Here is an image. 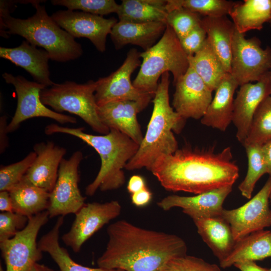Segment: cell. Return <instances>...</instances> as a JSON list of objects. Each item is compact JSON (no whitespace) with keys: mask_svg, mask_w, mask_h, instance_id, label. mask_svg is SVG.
<instances>
[{"mask_svg":"<svg viewBox=\"0 0 271 271\" xmlns=\"http://www.w3.org/2000/svg\"><path fill=\"white\" fill-rule=\"evenodd\" d=\"M106 248L97 260L98 267L125 271H163L172 259L187 255L179 236L144 228L124 220L107 228Z\"/></svg>","mask_w":271,"mask_h":271,"instance_id":"6da1fadb","label":"cell"},{"mask_svg":"<svg viewBox=\"0 0 271 271\" xmlns=\"http://www.w3.org/2000/svg\"><path fill=\"white\" fill-rule=\"evenodd\" d=\"M231 148L221 152L184 147L159 157L150 171L166 190L195 194L232 186L239 169Z\"/></svg>","mask_w":271,"mask_h":271,"instance_id":"7a4b0ae2","label":"cell"},{"mask_svg":"<svg viewBox=\"0 0 271 271\" xmlns=\"http://www.w3.org/2000/svg\"><path fill=\"white\" fill-rule=\"evenodd\" d=\"M45 133L68 134L77 137L92 147L101 159L100 169L93 181L85 188V194L93 196L99 189L105 192L116 190L125 182L123 169L138 152L140 145L125 134L114 129L105 134L86 133L83 127L71 128L52 123Z\"/></svg>","mask_w":271,"mask_h":271,"instance_id":"3957f363","label":"cell"},{"mask_svg":"<svg viewBox=\"0 0 271 271\" xmlns=\"http://www.w3.org/2000/svg\"><path fill=\"white\" fill-rule=\"evenodd\" d=\"M36 13L27 19L10 15V2L1 1V34L18 35L34 46L42 47L50 59L65 62L79 58L83 54L81 45L65 30L61 29L50 17L39 1H30Z\"/></svg>","mask_w":271,"mask_h":271,"instance_id":"277c9868","label":"cell"},{"mask_svg":"<svg viewBox=\"0 0 271 271\" xmlns=\"http://www.w3.org/2000/svg\"><path fill=\"white\" fill-rule=\"evenodd\" d=\"M169 72L161 77L153 98V109L145 135L139 150L126 164L128 171L145 168L150 171L156 160L162 155L174 153L178 149L173 131L180 132L185 119L181 117L170 104Z\"/></svg>","mask_w":271,"mask_h":271,"instance_id":"5b68a950","label":"cell"},{"mask_svg":"<svg viewBox=\"0 0 271 271\" xmlns=\"http://www.w3.org/2000/svg\"><path fill=\"white\" fill-rule=\"evenodd\" d=\"M140 56L143 61L132 84L136 88L153 98L159 79L164 73H172L174 84L189 67L188 55L176 34L168 25L159 40L151 48L141 53Z\"/></svg>","mask_w":271,"mask_h":271,"instance_id":"8992f818","label":"cell"},{"mask_svg":"<svg viewBox=\"0 0 271 271\" xmlns=\"http://www.w3.org/2000/svg\"><path fill=\"white\" fill-rule=\"evenodd\" d=\"M96 86V81L93 80L84 84L70 81L54 83L41 91L40 99L45 105L50 106L54 111L74 114L94 131L105 134L110 130L102 124L98 117L94 95Z\"/></svg>","mask_w":271,"mask_h":271,"instance_id":"52a82bcc","label":"cell"},{"mask_svg":"<svg viewBox=\"0 0 271 271\" xmlns=\"http://www.w3.org/2000/svg\"><path fill=\"white\" fill-rule=\"evenodd\" d=\"M270 68L271 48L263 49L258 38L247 39L235 29L229 74L238 85L259 81Z\"/></svg>","mask_w":271,"mask_h":271,"instance_id":"ba28073f","label":"cell"},{"mask_svg":"<svg viewBox=\"0 0 271 271\" xmlns=\"http://www.w3.org/2000/svg\"><path fill=\"white\" fill-rule=\"evenodd\" d=\"M47 210L29 217L26 227L13 238L0 242L6 271H31L43 257L37 236L49 218Z\"/></svg>","mask_w":271,"mask_h":271,"instance_id":"9c48e42d","label":"cell"},{"mask_svg":"<svg viewBox=\"0 0 271 271\" xmlns=\"http://www.w3.org/2000/svg\"><path fill=\"white\" fill-rule=\"evenodd\" d=\"M2 76L6 83L14 86L18 100L15 113L7 126L8 133L15 131L22 122L34 117L49 118L61 124L77 122L74 117L56 112L42 103L40 92L47 88L44 85L8 73H4Z\"/></svg>","mask_w":271,"mask_h":271,"instance_id":"30bf717a","label":"cell"},{"mask_svg":"<svg viewBox=\"0 0 271 271\" xmlns=\"http://www.w3.org/2000/svg\"><path fill=\"white\" fill-rule=\"evenodd\" d=\"M83 158L82 152L77 151L68 159L62 160L56 184L50 193V218L75 214L85 204L86 198L79 188V167Z\"/></svg>","mask_w":271,"mask_h":271,"instance_id":"8fae6325","label":"cell"},{"mask_svg":"<svg viewBox=\"0 0 271 271\" xmlns=\"http://www.w3.org/2000/svg\"><path fill=\"white\" fill-rule=\"evenodd\" d=\"M140 52L136 49L129 50L122 64L107 77L97 81L95 98L97 106L117 100L150 102L151 95L136 88L131 81V75L141 65Z\"/></svg>","mask_w":271,"mask_h":271,"instance_id":"7c38bea8","label":"cell"},{"mask_svg":"<svg viewBox=\"0 0 271 271\" xmlns=\"http://www.w3.org/2000/svg\"><path fill=\"white\" fill-rule=\"evenodd\" d=\"M271 177L247 202L233 209H223L222 217L229 224L237 241L250 233L271 226Z\"/></svg>","mask_w":271,"mask_h":271,"instance_id":"4fadbf2b","label":"cell"},{"mask_svg":"<svg viewBox=\"0 0 271 271\" xmlns=\"http://www.w3.org/2000/svg\"><path fill=\"white\" fill-rule=\"evenodd\" d=\"M121 206L116 200L85 203L75 214L69 230L61 237L64 243L75 253L95 232L116 218Z\"/></svg>","mask_w":271,"mask_h":271,"instance_id":"5bb4252c","label":"cell"},{"mask_svg":"<svg viewBox=\"0 0 271 271\" xmlns=\"http://www.w3.org/2000/svg\"><path fill=\"white\" fill-rule=\"evenodd\" d=\"M174 84L175 111L185 120L201 119L212 101L213 91L190 66Z\"/></svg>","mask_w":271,"mask_h":271,"instance_id":"9a60e30c","label":"cell"},{"mask_svg":"<svg viewBox=\"0 0 271 271\" xmlns=\"http://www.w3.org/2000/svg\"><path fill=\"white\" fill-rule=\"evenodd\" d=\"M57 25L75 38L88 39L97 50L105 51L106 37L117 20L83 12L60 10L51 16Z\"/></svg>","mask_w":271,"mask_h":271,"instance_id":"2e32d148","label":"cell"},{"mask_svg":"<svg viewBox=\"0 0 271 271\" xmlns=\"http://www.w3.org/2000/svg\"><path fill=\"white\" fill-rule=\"evenodd\" d=\"M270 95L269 72L254 83L240 86L234 99L232 122L236 128V137L242 145L249 130L256 109Z\"/></svg>","mask_w":271,"mask_h":271,"instance_id":"e0dca14e","label":"cell"},{"mask_svg":"<svg viewBox=\"0 0 271 271\" xmlns=\"http://www.w3.org/2000/svg\"><path fill=\"white\" fill-rule=\"evenodd\" d=\"M232 190V186L223 187L192 196H167L157 203L165 211L175 207L192 219L221 216L223 204Z\"/></svg>","mask_w":271,"mask_h":271,"instance_id":"ac0fdd59","label":"cell"},{"mask_svg":"<svg viewBox=\"0 0 271 271\" xmlns=\"http://www.w3.org/2000/svg\"><path fill=\"white\" fill-rule=\"evenodd\" d=\"M149 103L127 100L113 101L98 106L97 113L101 122L109 130L116 129L140 145L144 136L137 114Z\"/></svg>","mask_w":271,"mask_h":271,"instance_id":"d6986e66","label":"cell"},{"mask_svg":"<svg viewBox=\"0 0 271 271\" xmlns=\"http://www.w3.org/2000/svg\"><path fill=\"white\" fill-rule=\"evenodd\" d=\"M33 150L36 157L22 180L50 193L56 184L66 150L50 141L37 143Z\"/></svg>","mask_w":271,"mask_h":271,"instance_id":"ffe728a7","label":"cell"},{"mask_svg":"<svg viewBox=\"0 0 271 271\" xmlns=\"http://www.w3.org/2000/svg\"><path fill=\"white\" fill-rule=\"evenodd\" d=\"M0 57L11 61L18 66L28 71L35 80L46 87L53 85L50 79L48 53L43 49H38L27 41L15 48L0 47Z\"/></svg>","mask_w":271,"mask_h":271,"instance_id":"44dd1931","label":"cell"},{"mask_svg":"<svg viewBox=\"0 0 271 271\" xmlns=\"http://www.w3.org/2000/svg\"><path fill=\"white\" fill-rule=\"evenodd\" d=\"M167 26L163 22L134 23L119 21L113 27L110 35L116 49L132 44L145 51L161 38Z\"/></svg>","mask_w":271,"mask_h":271,"instance_id":"7402d4cb","label":"cell"},{"mask_svg":"<svg viewBox=\"0 0 271 271\" xmlns=\"http://www.w3.org/2000/svg\"><path fill=\"white\" fill-rule=\"evenodd\" d=\"M238 86L229 73L225 75L201 119L202 124L222 131L226 130L232 122L234 94Z\"/></svg>","mask_w":271,"mask_h":271,"instance_id":"603a6c76","label":"cell"},{"mask_svg":"<svg viewBox=\"0 0 271 271\" xmlns=\"http://www.w3.org/2000/svg\"><path fill=\"white\" fill-rule=\"evenodd\" d=\"M198 234L219 262L230 253L236 243L229 224L222 216L192 219Z\"/></svg>","mask_w":271,"mask_h":271,"instance_id":"cb8c5ba5","label":"cell"},{"mask_svg":"<svg viewBox=\"0 0 271 271\" xmlns=\"http://www.w3.org/2000/svg\"><path fill=\"white\" fill-rule=\"evenodd\" d=\"M271 257V231H255L237 241L229 255L219 262L226 268L245 261L261 260Z\"/></svg>","mask_w":271,"mask_h":271,"instance_id":"d4e9b609","label":"cell"},{"mask_svg":"<svg viewBox=\"0 0 271 271\" xmlns=\"http://www.w3.org/2000/svg\"><path fill=\"white\" fill-rule=\"evenodd\" d=\"M201 25L206 31L207 39L222 62L225 71L230 73L232 43L235 26L227 16L204 17Z\"/></svg>","mask_w":271,"mask_h":271,"instance_id":"484cf974","label":"cell"},{"mask_svg":"<svg viewBox=\"0 0 271 271\" xmlns=\"http://www.w3.org/2000/svg\"><path fill=\"white\" fill-rule=\"evenodd\" d=\"M229 15L241 33L260 30L271 19V0H244L235 2Z\"/></svg>","mask_w":271,"mask_h":271,"instance_id":"4316f807","label":"cell"},{"mask_svg":"<svg viewBox=\"0 0 271 271\" xmlns=\"http://www.w3.org/2000/svg\"><path fill=\"white\" fill-rule=\"evenodd\" d=\"M167 3L163 0H123L116 14L119 21L167 24Z\"/></svg>","mask_w":271,"mask_h":271,"instance_id":"83f0119b","label":"cell"},{"mask_svg":"<svg viewBox=\"0 0 271 271\" xmlns=\"http://www.w3.org/2000/svg\"><path fill=\"white\" fill-rule=\"evenodd\" d=\"M64 217L59 216L51 229L38 241L40 249L49 254L59 267V271H113L114 269L83 266L71 257L67 250L61 246L59 242L60 230L64 223Z\"/></svg>","mask_w":271,"mask_h":271,"instance_id":"f1b7e54d","label":"cell"},{"mask_svg":"<svg viewBox=\"0 0 271 271\" xmlns=\"http://www.w3.org/2000/svg\"><path fill=\"white\" fill-rule=\"evenodd\" d=\"M9 192L16 213L29 218L49 208L50 193L23 180Z\"/></svg>","mask_w":271,"mask_h":271,"instance_id":"f546056e","label":"cell"},{"mask_svg":"<svg viewBox=\"0 0 271 271\" xmlns=\"http://www.w3.org/2000/svg\"><path fill=\"white\" fill-rule=\"evenodd\" d=\"M192 67L206 85L214 91L228 73L206 39L201 49L193 56L188 57Z\"/></svg>","mask_w":271,"mask_h":271,"instance_id":"4dcf8cb0","label":"cell"},{"mask_svg":"<svg viewBox=\"0 0 271 271\" xmlns=\"http://www.w3.org/2000/svg\"><path fill=\"white\" fill-rule=\"evenodd\" d=\"M235 3L227 0H168L166 9L168 13L182 7L204 17H219L229 15Z\"/></svg>","mask_w":271,"mask_h":271,"instance_id":"1f68e13d","label":"cell"},{"mask_svg":"<svg viewBox=\"0 0 271 271\" xmlns=\"http://www.w3.org/2000/svg\"><path fill=\"white\" fill-rule=\"evenodd\" d=\"M243 146L247 155L248 167L246 176L238 186V189L243 197L249 199L256 183L262 175L267 174V169L261 146L248 145Z\"/></svg>","mask_w":271,"mask_h":271,"instance_id":"d6a6232c","label":"cell"},{"mask_svg":"<svg viewBox=\"0 0 271 271\" xmlns=\"http://www.w3.org/2000/svg\"><path fill=\"white\" fill-rule=\"evenodd\" d=\"M271 140V96L266 97L254 115L247 136L243 145L262 146Z\"/></svg>","mask_w":271,"mask_h":271,"instance_id":"836d02e7","label":"cell"},{"mask_svg":"<svg viewBox=\"0 0 271 271\" xmlns=\"http://www.w3.org/2000/svg\"><path fill=\"white\" fill-rule=\"evenodd\" d=\"M51 2L54 5L64 6L69 10H81L100 16L117 13L119 8V5L114 0H52Z\"/></svg>","mask_w":271,"mask_h":271,"instance_id":"e575fe53","label":"cell"},{"mask_svg":"<svg viewBox=\"0 0 271 271\" xmlns=\"http://www.w3.org/2000/svg\"><path fill=\"white\" fill-rule=\"evenodd\" d=\"M34 151L22 160L0 168V191H10L22 180L36 157Z\"/></svg>","mask_w":271,"mask_h":271,"instance_id":"d590c367","label":"cell"},{"mask_svg":"<svg viewBox=\"0 0 271 271\" xmlns=\"http://www.w3.org/2000/svg\"><path fill=\"white\" fill-rule=\"evenodd\" d=\"M201 19V16L198 14L180 7L168 13L167 24L180 39L200 25Z\"/></svg>","mask_w":271,"mask_h":271,"instance_id":"8d00e7d4","label":"cell"},{"mask_svg":"<svg viewBox=\"0 0 271 271\" xmlns=\"http://www.w3.org/2000/svg\"><path fill=\"white\" fill-rule=\"evenodd\" d=\"M163 271H222L217 264L187 254L171 260Z\"/></svg>","mask_w":271,"mask_h":271,"instance_id":"74e56055","label":"cell"},{"mask_svg":"<svg viewBox=\"0 0 271 271\" xmlns=\"http://www.w3.org/2000/svg\"><path fill=\"white\" fill-rule=\"evenodd\" d=\"M29 218L13 212L0 213V242L13 238L27 225Z\"/></svg>","mask_w":271,"mask_h":271,"instance_id":"f35d334b","label":"cell"},{"mask_svg":"<svg viewBox=\"0 0 271 271\" xmlns=\"http://www.w3.org/2000/svg\"><path fill=\"white\" fill-rule=\"evenodd\" d=\"M206 39V31L200 24L179 40L184 51L191 57L201 49Z\"/></svg>","mask_w":271,"mask_h":271,"instance_id":"ab89813d","label":"cell"},{"mask_svg":"<svg viewBox=\"0 0 271 271\" xmlns=\"http://www.w3.org/2000/svg\"><path fill=\"white\" fill-rule=\"evenodd\" d=\"M152 199V193L148 187L139 192L131 194L132 203L137 207H142L147 206Z\"/></svg>","mask_w":271,"mask_h":271,"instance_id":"60d3db41","label":"cell"},{"mask_svg":"<svg viewBox=\"0 0 271 271\" xmlns=\"http://www.w3.org/2000/svg\"><path fill=\"white\" fill-rule=\"evenodd\" d=\"M147 187L144 178L140 175H134L129 178L127 190L130 194H132Z\"/></svg>","mask_w":271,"mask_h":271,"instance_id":"b9f144b4","label":"cell"},{"mask_svg":"<svg viewBox=\"0 0 271 271\" xmlns=\"http://www.w3.org/2000/svg\"><path fill=\"white\" fill-rule=\"evenodd\" d=\"M7 117L6 115L2 116L0 118V151L3 153L8 145V138L7 134Z\"/></svg>","mask_w":271,"mask_h":271,"instance_id":"7bdbcfd3","label":"cell"},{"mask_svg":"<svg viewBox=\"0 0 271 271\" xmlns=\"http://www.w3.org/2000/svg\"><path fill=\"white\" fill-rule=\"evenodd\" d=\"M0 210L1 212L14 211L13 202L9 191H0Z\"/></svg>","mask_w":271,"mask_h":271,"instance_id":"ee69618b","label":"cell"},{"mask_svg":"<svg viewBox=\"0 0 271 271\" xmlns=\"http://www.w3.org/2000/svg\"><path fill=\"white\" fill-rule=\"evenodd\" d=\"M233 265L240 271H269V268L260 266L253 261L238 262Z\"/></svg>","mask_w":271,"mask_h":271,"instance_id":"f6af8a7d","label":"cell"},{"mask_svg":"<svg viewBox=\"0 0 271 271\" xmlns=\"http://www.w3.org/2000/svg\"><path fill=\"white\" fill-rule=\"evenodd\" d=\"M261 150L267 169V174L271 177V140L261 146Z\"/></svg>","mask_w":271,"mask_h":271,"instance_id":"bcb514c9","label":"cell"},{"mask_svg":"<svg viewBox=\"0 0 271 271\" xmlns=\"http://www.w3.org/2000/svg\"><path fill=\"white\" fill-rule=\"evenodd\" d=\"M37 264L39 268L40 269V271H59V270H54L43 264H40V263H37Z\"/></svg>","mask_w":271,"mask_h":271,"instance_id":"7dc6e473","label":"cell"},{"mask_svg":"<svg viewBox=\"0 0 271 271\" xmlns=\"http://www.w3.org/2000/svg\"><path fill=\"white\" fill-rule=\"evenodd\" d=\"M37 263L35 264V265L32 268V269H31V271H40V269L39 268L38 266H37Z\"/></svg>","mask_w":271,"mask_h":271,"instance_id":"c3c4849f","label":"cell"},{"mask_svg":"<svg viewBox=\"0 0 271 271\" xmlns=\"http://www.w3.org/2000/svg\"><path fill=\"white\" fill-rule=\"evenodd\" d=\"M269 79H270V96H271V68L269 71Z\"/></svg>","mask_w":271,"mask_h":271,"instance_id":"681fc988","label":"cell"},{"mask_svg":"<svg viewBox=\"0 0 271 271\" xmlns=\"http://www.w3.org/2000/svg\"><path fill=\"white\" fill-rule=\"evenodd\" d=\"M113 271H125V270L121 269H114Z\"/></svg>","mask_w":271,"mask_h":271,"instance_id":"f907efd6","label":"cell"},{"mask_svg":"<svg viewBox=\"0 0 271 271\" xmlns=\"http://www.w3.org/2000/svg\"><path fill=\"white\" fill-rule=\"evenodd\" d=\"M269 201L271 202V193H270V196H269Z\"/></svg>","mask_w":271,"mask_h":271,"instance_id":"816d5d0a","label":"cell"},{"mask_svg":"<svg viewBox=\"0 0 271 271\" xmlns=\"http://www.w3.org/2000/svg\"><path fill=\"white\" fill-rule=\"evenodd\" d=\"M268 23H269L270 26V27H271V19H270V21H269Z\"/></svg>","mask_w":271,"mask_h":271,"instance_id":"f5cc1de1","label":"cell"},{"mask_svg":"<svg viewBox=\"0 0 271 271\" xmlns=\"http://www.w3.org/2000/svg\"><path fill=\"white\" fill-rule=\"evenodd\" d=\"M269 271H271V267L269 268Z\"/></svg>","mask_w":271,"mask_h":271,"instance_id":"db71d44e","label":"cell"}]
</instances>
